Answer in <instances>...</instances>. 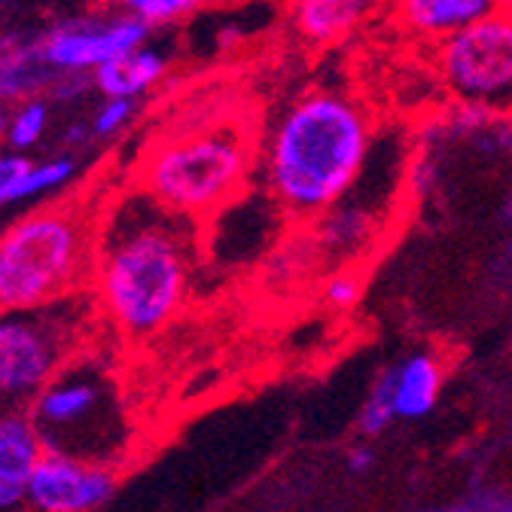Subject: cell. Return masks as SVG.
Segmentation results:
<instances>
[{"instance_id": "6da1fadb", "label": "cell", "mask_w": 512, "mask_h": 512, "mask_svg": "<svg viewBox=\"0 0 512 512\" xmlns=\"http://www.w3.org/2000/svg\"><path fill=\"white\" fill-rule=\"evenodd\" d=\"M196 241V223L159 208L138 186L101 205L89 293L119 336L147 339L171 324L189 296Z\"/></svg>"}, {"instance_id": "7a4b0ae2", "label": "cell", "mask_w": 512, "mask_h": 512, "mask_svg": "<svg viewBox=\"0 0 512 512\" xmlns=\"http://www.w3.org/2000/svg\"><path fill=\"white\" fill-rule=\"evenodd\" d=\"M372 150L369 110L317 89L293 98L269 125L263 144L266 192L293 220H317L351 192Z\"/></svg>"}, {"instance_id": "3957f363", "label": "cell", "mask_w": 512, "mask_h": 512, "mask_svg": "<svg viewBox=\"0 0 512 512\" xmlns=\"http://www.w3.org/2000/svg\"><path fill=\"white\" fill-rule=\"evenodd\" d=\"M101 205L61 199L0 232V311H37L92 284Z\"/></svg>"}, {"instance_id": "277c9868", "label": "cell", "mask_w": 512, "mask_h": 512, "mask_svg": "<svg viewBox=\"0 0 512 512\" xmlns=\"http://www.w3.org/2000/svg\"><path fill=\"white\" fill-rule=\"evenodd\" d=\"M253 150L238 122H208L156 141L138 165V189L192 223L217 217L250 180Z\"/></svg>"}, {"instance_id": "5b68a950", "label": "cell", "mask_w": 512, "mask_h": 512, "mask_svg": "<svg viewBox=\"0 0 512 512\" xmlns=\"http://www.w3.org/2000/svg\"><path fill=\"white\" fill-rule=\"evenodd\" d=\"M46 452L113 467L125 452L122 400L107 372L71 360L28 409Z\"/></svg>"}, {"instance_id": "8992f818", "label": "cell", "mask_w": 512, "mask_h": 512, "mask_svg": "<svg viewBox=\"0 0 512 512\" xmlns=\"http://www.w3.org/2000/svg\"><path fill=\"white\" fill-rule=\"evenodd\" d=\"M95 314L86 290L37 311H0V418L34 406L46 384L74 360Z\"/></svg>"}, {"instance_id": "52a82bcc", "label": "cell", "mask_w": 512, "mask_h": 512, "mask_svg": "<svg viewBox=\"0 0 512 512\" xmlns=\"http://www.w3.org/2000/svg\"><path fill=\"white\" fill-rule=\"evenodd\" d=\"M436 71L461 107L512 113V13L436 43Z\"/></svg>"}, {"instance_id": "ba28073f", "label": "cell", "mask_w": 512, "mask_h": 512, "mask_svg": "<svg viewBox=\"0 0 512 512\" xmlns=\"http://www.w3.org/2000/svg\"><path fill=\"white\" fill-rule=\"evenodd\" d=\"M150 25L135 13H92L58 22L37 37L40 58L55 74L92 77L104 64L147 46Z\"/></svg>"}, {"instance_id": "9c48e42d", "label": "cell", "mask_w": 512, "mask_h": 512, "mask_svg": "<svg viewBox=\"0 0 512 512\" xmlns=\"http://www.w3.org/2000/svg\"><path fill=\"white\" fill-rule=\"evenodd\" d=\"M116 470L43 452L28 485V512H92L110 500Z\"/></svg>"}, {"instance_id": "30bf717a", "label": "cell", "mask_w": 512, "mask_h": 512, "mask_svg": "<svg viewBox=\"0 0 512 512\" xmlns=\"http://www.w3.org/2000/svg\"><path fill=\"white\" fill-rule=\"evenodd\" d=\"M397 22L424 40H445L479 22L512 13V0H394Z\"/></svg>"}, {"instance_id": "8fae6325", "label": "cell", "mask_w": 512, "mask_h": 512, "mask_svg": "<svg viewBox=\"0 0 512 512\" xmlns=\"http://www.w3.org/2000/svg\"><path fill=\"white\" fill-rule=\"evenodd\" d=\"M43 452L28 412L0 418V512H28V485Z\"/></svg>"}, {"instance_id": "7c38bea8", "label": "cell", "mask_w": 512, "mask_h": 512, "mask_svg": "<svg viewBox=\"0 0 512 512\" xmlns=\"http://www.w3.org/2000/svg\"><path fill=\"white\" fill-rule=\"evenodd\" d=\"M55 71L40 58L37 37L0 40V107H16L31 98L49 95Z\"/></svg>"}, {"instance_id": "4fadbf2b", "label": "cell", "mask_w": 512, "mask_h": 512, "mask_svg": "<svg viewBox=\"0 0 512 512\" xmlns=\"http://www.w3.org/2000/svg\"><path fill=\"white\" fill-rule=\"evenodd\" d=\"M165 74H168V58L153 46H141L135 52L104 64V68H98L92 74V86L101 98L138 101L153 86H159L165 80Z\"/></svg>"}, {"instance_id": "5bb4252c", "label": "cell", "mask_w": 512, "mask_h": 512, "mask_svg": "<svg viewBox=\"0 0 512 512\" xmlns=\"http://www.w3.org/2000/svg\"><path fill=\"white\" fill-rule=\"evenodd\" d=\"M442 388V363L430 351H418L394 366V415L415 421L424 418Z\"/></svg>"}, {"instance_id": "9a60e30c", "label": "cell", "mask_w": 512, "mask_h": 512, "mask_svg": "<svg viewBox=\"0 0 512 512\" xmlns=\"http://www.w3.org/2000/svg\"><path fill=\"white\" fill-rule=\"evenodd\" d=\"M375 0H293V25L311 43H336L369 13Z\"/></svg>"}, {"instance_id": "2e32d148", "label": "cell", "mask_w": 512, "mask_h": 512, "mask_svg": "<svg viewBox=\"0 0 512 512\" xmlns=\"http://www.w3.org/2000/svg\"><path fill=\"white\" fill-rule=\"evenodd\" d=\"M49 128V101L46 98H31L22 101L10 110V125H7V150L13 153H28L34 150Z\"/></svg>"}, {"instance_id": "e0dca14e", "label": "cell", "mask_w": 512, "mask_h": 512, "mask_svg": "<svg viewBox=\"0 0 512 512\" xmlns=\"http://www.w3.org/2000/svg\"><path fill=\"white\" fill-rule=\"evenodd\" d=\"M34 162L28 153H0V208H13L31 202V171Z\"/></svg>"}, {"instance_id": "ac0fdd59", "label": "cell", "mask_w": 512, "mask_h": 512, "mask_svg": "<svg viewBox=\"0 0 512 512\" xmlns=\"http://www.w3.org/2000/svg\"><path fill=\"white\" fill-rule=\"evenodd\" d=\"M394 418H397L394 415V369H384L381 378L372 384L366 403H363L360 427L366 436H378Z\"/></svg>"}, {"instance_id": "d6986e66", "label": "cell", "mask_w": 512, "mask_h": 512, "mask_svg": "<svg viewBox=\"0 0 512 512\" xmlns=\"http://www.w3.org/2000/svg\"><path fill=\"white\" fill-rule=\"evenodd\" d=\"M135 104L138 101H128V98H101L89 122L92 138H113L116 132H122L135 116Z\"/></svg>"}, {"instance_id": "ffe728a7", "label": "cell", "mask_w": 512, "mask_h": 512, "mask_svg": "<svg viewBox=\"0 0 512 512\" xmlns=\"http://www.w3.org/2000/svg\"><path fill=\"white\" fill-rule=\"evenodd\" d=\"M202 4L205 0H147L144 7L135 10V16L153 28V25H168V22H177L189 13H196Z\"/></svg>"}, {"instance_id": "44dd1931", "label": "cell", "mask_w": 512, "mask_h": 512, "mask_svg": "<svg viewBox=\"0 0 512 512\" xmlns=\"http://www.w3.org/2000/svg\"><path fill=\"white\" fill-rule=\"evenodd\" d=\"M360 281L351 275V272H339L327 281L324 287V299L333 305V308H351L357 299H360Z\"/></svg>"}, {"instance_id": "7402d4cb", "label": "cell", "mask_w": 512, "mask_h": 512, "mask_svg": "<svg viewBox=\"0 0 512 512\" xmlns=\"http://www.w3.org/2000/svg\"><path fill=\"white\" fill-rule=\"evenodd\" d=\"M89 89H95V86H92V77H86V74H55L49 98H55V101H74V98H83Z\"/></svg>"}, {"instance_id": "603a6c76", "label": "cell", "mask_w": 512, "mask_h": 512, "mask_svg": "<svg viewBox=\"0 0 512 512\" xmlns=\"http://www.w3.org/2000/svg\"><path fill=\"white\" fill-rule=\"evenodd\" d=\"M372 467V452L366 445H360V448H351L348 452V470L351 473H366Z\"/></svg>"}, {"instance_id": "cb8c5ba5", "label": "cell", "mask_w": 512, "mask_h": 512, "mask_svg": "<svg viewBox=\"0 0 512 512\" xmlns=\"http://www.w3.org/2000/svg\"><path fill=\"white\" fill-rule=\"evenodd\" d=\"M89 141H92V128L83 122H74L68 128V135H64V144H71V147H86Z\"/></svg>"}, {"instance_id": "d4e9b609", "label": "cell", "mask_w": 512, "mask_h": 512, "mask_svg": "<svg viewBox=\"0 0 512 512\" xmlns=\"http://www.w3.org/2000/svg\"><path fill=\"white\" fill-rule=\"evenodd\" d=\"M10 110L13 107H0V144L7 141V125H10Z\"/></svg>"}, {"instance_id": "484cf974", "label": "cell", "mask_w": 512, "mask_h": 512, "mask_svg": "<svg viewBox=\"0 0 512 512\" xmlns=\"http://www.w3.org/2000/svg\"><path fill=\"white\" fill-rule=\"evenodd\" d=\"M147 4V0H119V7L122 10H128V13H135L138 7H144Z\"/></svg>"}, {"instance_id": "4316f807", "label": "cell", "mask_w": 512, "mask_h": 512, "mask_svg": "<svg viewBox=\"0 0 512 512\" xmlns=\"http://www.w3.org/2000/svg\"><path fill=\"white\" fill-rule=\"evenodd\" d=\"M506 214L512 220V174H509V192H506Z\"/></svg>"}, {"instance_id": "83f0119b", "label": "cell", "mask_w": 512, "mask_h": 512, "mask_svg": "<svg viewBox=\"0 0 512 512\" xmlns=\"http://www.w3.org/2000/svg\"><path fill=\"white\" fill-rule=\"evenodd\" d=\"M427 512H445V509H427Z\"/></svg>"}, {"instance_id": "f1b7e54d", "label": "cell", "mask_w": 512, "mask_h": 512, "mask_svg": "<svg viewBox=\"0 0 512 512\" xmlns=\"http://www.w3.org/2000/svg\"><path fill=\"white\" fill-rule=\"evenodd\" d=\"M4 4H7V0H0V7H4Z\"/></svg>"}]
</instances>
